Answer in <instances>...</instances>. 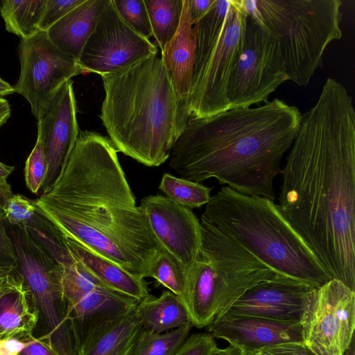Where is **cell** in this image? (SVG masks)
Wrapping results in <instances>:
<instances>
[{
  "mask_svg": "<svg viewBox=\"0 0 355 355\" xmlns=\"http://www.w3.org/2000/svg\"><path fill=\"white\" fill-rule=\"evenodd\" d=\"M159 189L165 196L189 209L207 205L211 198V188L171 174H163Z\"/></svg>",
  "mask_w": 355,
  "mask_h": 355,
  "instance_id": "83f0119b",
  "label": "cell"
},
{
  "mask_svg": "<svg viewBox=\"0 0 355 355\" xmlns=\"http://www.w3.org/2000/svg\"><path fill=\"white\" fill-rule=\"evenodd\" d=\"M217 347L211 334H194L187 337L173 355H209Z\"/></svg>",
  "mask_w": 355,
  "mask_h": 355,
  "instance_id": "e575fe53",
  "label": "cell"
},
{
  "mask_svg": "<svg viewBox=\"0 0 355 355\" xmlns=\"http://www.w3.org/2000/svg\"><path fill=\"white\" fill-rule=\"evenodd\" d=\"M18 355H58V354L51 346L31 335L27 339L26 346Z\"/></svg>",
  "mask_w": 355,
  "mask_h": 355,
  "instance_id": "74e56055",
  "label": "cell"
},
{
  "mask_svg": "<svg viewBox=\"0 0 355 355\" xmlns=\"http://www.w3.org/2000/svg\"><path fill=\"white\" fill-rule=\"evenodd\" d=\"M99 286L103 285L76 259L72 265L63 268V293L68 306Z\"/></svg>",
  "mask_w": 355,
  "mask_h": 355,
  "instance_id": "f546056e",
  "label": "cell"
},
{
  "mask_svg": "<svg viewBox=\"0 0 355 355\" xmlns=\"http://www.w3.org/2000/svg\"><path fill=\"white\" fill-rule=\"evenodd\" d=\"M138 303L135 299L99 286L68 306L77 355H83Z\"/></svg>",
  "mask_w": 355,
  "mask_h": 355,
  "instance_id": "2e32d148",
  "label": "cell"
},
{
  "mask_svg": "<svg viewBox=\"0 0 355 355\" xmlns=\"http://www.w3.org/2000/svg\"><path fill=\"white\" fill-rule=\"evenodd\" d=\"M196 35L188 1L184 0L178 29L164 49L161 59L178 96L188 102L195 59Z\"/></svg>",
  "mask_w": 355,
  "mask_h": 355,
  "instance_id": "d6986e66",
  "label": "cell"
},
{
  "mask_svg": "<svg viewBox=\"0 0 355 355\" xmlns=\"http://www.w3.org/2000/svg\"><path fill=\"white\" fill-rule=\"evenodd\" d=\"M15 92L14 87L3 80L0 76V98Z\"/></svg>",
  "mask_w": 355,
  "mask_h": 355,
  "instance_id": "ee69618b",
  "label": "cell"
},
{
  "mask_svg": "<svg viewBox=\"0 0 355 355\" xmlns=\"http://www.w3.org/2000/svg\"><path fill=\"white\" fill-rule=\"evenodd\" d=\"M315 355H345L355 328V292L337 279L320 287L301 323Z\"/></svg>",
  "mask_w": 355,
  "mask_h": 355,
  "instance_id": "8fae6325",
  "label": "cell"
},
{
  "mask_svg": "<svg viewBox=\"0 0 355 355\" xmlns=\"http://www.w3.org/2000/svg\"><path fill=\"white\" fill-rule=\"evenodd\" d=\"M191 23L196 24L209 11L214 0H187Z\"/></svg>",
  "mask_w": 355,
  "mask_h": 355,
  "instance_id": "f35d334b",
  "label": "cell"
},
{
  "mask_svg": "<svg viewBox=\"0 0 355 355\" xmlns=\"http://www.w3.org/2000/svg\"></svg>",
  "mask_w": 355,
  "mask_h": 355,
  "instance_id": "681fc988",
  "label": "cell"
},
{
  "mask_svg": "<svg viewBox=\"0 0 355 355\" xmlns=\"http://www.w3.org/2000/svg\"><path fill=\"white\" fill-rule=\"evenodd\" d=\"M101 76L99 117L117 151L150 167L165 162L191 113L161 58L153 54Z\"/></svg>",
  "mask_w": 355,
  "mask_h": 355,
  "instance_id": "277c9868",
  "label": "cell"
},
{
  "mask_svg": "<svg viewBox=\"0 0 355 355\" xmlns=\"http://www.w3.org/2000/svg\"><path fill=\"white\" fill-rule=\"evenodd\" d=\"M191 323L164 333L142 328L130 355H173L189 336Z\"/></svg>",
  "mask_w": 355,
  "mask_h": 355,
  "instance_id": "484cf974",
  "label": "cell"
},
{
  "mask_svg": "<svg viewBox=\"0 0 355 355\" xmlns=\"http://www.w3.org/2000/svg\"><path fill=\"white\" fill-rule=\"evenodd\" d=\"M6 222L11 225L24 227L37 213L35 200L21 194H13L2 208Z\"/></svg>",
  "mask_w": 355,
  "mask_h": 355,
  "instance_id": "d6a6232c",
  "label": "cell"
},
{
  "mask_svg": "<svg viewBox=\"0 0 355 355\" xmlns=\"http://www.w3.org/2000/svg\"><path fill=\"white\" fill-rule=\"evenodd\" d=\"M18 52L20 73L15 92L26 99L37 119L62 85L84 71L75 58L58 49L44 31L21 39Z\"/></svg>",
  "mask_w": 355,
  "mask_h": 355,
  "instance_id": "30bf717a",
  "label": "cell"
},
{
  "mask_svg": "<svg viewBox=\"0 0 355 355\" xmlns=\"http://www.w3.org/2000/svg\"><path fill=\"white\" fill-rule=\"evenodd\" d=\"M345 355H354V352H352V353L349 352L348 351L345 353Z\"/></svg>",
  "mask_w": 355,
  "mask_h": 355,
  "instance_id": "c3c4849f",
  "label": "cell"
},
{
  "mask_svg": "<svg viewBox=\"0 0 355 355\" xmlns=\"http://www.w3.org/2000/svg\"><path fill=\"white\" fill-rule=\"evenodd\" d=\"M288 80L277 42L247 13L241 51L228 83L229 110L267 102Z\"/></svg>",
  "mask_w": 355,
  "mask_h": 355,
  "instance_id": "9c48e42d",
  "label": "cell"
},
{
  "mask_svg": "<svg viewBox=\"0 0 355 355\" xmlns=\"http://www.w3.org/2000/svg\"><path fill=\"white\" fill-rule=\"evenodd\" d=\"M246 17L243 1L232 0L222 33L194 60L188 101L191 116L208 117L229 110L228 83L241 51Z\"/></svg>",
  "mask_w": 355,
  "mask_h": 355,
  "instance_id": "ba28073f",
  "label": "cell"
},
{
  "mask_svg": "<svg viewBox=\"0 0 355 355\" xmlns=\"http://www.w3.org/2000/svg\"><path fill=\"white\" fill-rule=\"evenodd\" d=\"M121 17L137 33L149 40L153 31L144 0H113Z\"/></svg>",
  "mask_w": 355,
  "mask_h": 355,
  "instance_id": "4dcf8cb0",
  "label": "cell"
},
{
  "mask_svg": "<svg viewBox=\"0 0 355 355\" xmlns=\"http://www.w3.org/2000/svg\"><path fill=\"white\" fill-rule=\"evenodd\" d=\"M47 173V161L40 139L37 137L35 144L25 164L26 184L33 193L38 194Z\"/></svg>",
  "mask_w": 355,
  "mask_h": 355,
  "instance_id": "1f68e13d",
  "label": "cell"
},
{
  "mask_svg": "<svg viewBox=\"0 0 355 355\" xmlns=\"http://www.w3.org/2000/svg\"><path fill=\"white\" fill-rule=\"evenodd\" d=\"M11 114V109L8 102L0 98V128L8 121Z\"/></svg>",
  "mask_w": 355,
  "mask_h": 355,
  "instance_id": "b9f144b4",
  "label": "cell"
},
{
  "mask_svg": "<svg viewBox=\"0 0 355 355\" xmlns=\"http://www.w3.org/2000/svg\"><path fill=\"white\" fill-rule=\"evenodd\" d=\"M282 279L320 288L331 279L273 200L222 187L201 216Z\"/></svg>",
  "mask_w": 355,
  "mask_h": 355,
  "instance_id": "5b68a950",
  "label": "cell"
},
{
  "mask_svg": "<svg viewBox=\"0 0 355 355\" xmlns=\"http://www.w3.org/2000/svg\"><path fill=\"white\" fill-rule=\"evenodd\" d=\"M0 218H4L3 211L2 208H1V207H0Z\"/></svg>",
  "mask_w": 355,
  "mask_h": 355,
  "instance_id": "7dc6e473",
  "label": "cell"
},
{
  "mask_svg": "<svg viewBox=\"0 0 355 355\" xmlns=\"http://www.w3.org/2000/svg\"><path fill=\"white\" fill-rule=\"evenodd\" d=\"M11 272V271H10ZM8 272H4V271H1L0 270V277L4 276L5 275L8 274Z\"/></svg>",
  "mask_w": 355,
  "mask_h": 355,
  "instance_id": "bcb514c9",
  "label": "cell"
},
{
  "mask_svg": "<svg viewBox=\"0 0 355 355\" xmlns=\"http://www.w3.org/2000/svg\"><path fill=\"white\" fill-rule=\"evenodd\" d=\"M108 0H85L53 24L46 34L62 52L78 60Z\"/></svg>",
  "mask_w": 355,
  "mask_h": 355,
  "instance_id": "ffe728a7",
  "label": "cell"
},
{
  "mask_svg": "<svg viewBox=\"0 0 355 355\" xmlns=\"http://www.w3.org/2000/svg\"><path fill=\"white\" fill-rule=\"evenodd\" d=\"M24 227L62 268L70 266L76 261L63 235L37 210L33 218Z\"/></svg>",
  "mask_w": 355,
  "mask_h": 355,
  "instance_id": "4316f807",
  "label": "cell"
},
{
  "mask_svg": "<svg viewBox=\"0 0 355 355\" xmlns=\"http://www.w3.org/2000/svg\"><path fill=\"white\" fill-rule=\"evenodd\" d=\"M12 196L10 184L6 180L0 179V207L3 208L6 201Z\"/></svg>",
  "mask_w": 355,
  "mask_h": 355,
  "instance_id": "60d3db41",
  "label": "cell"
},
{
  "mask_svg": "<svg viewBox=\"0 0 355 355\" xmlns=\"http://www.w3.org/2000/svg\"><path fill=\"white\" fill-rule=\"evenodd\" d=\"M200 223V251L187 274L182 302L192 325L201 329L225 315L248 289L277 277L211 225Z\"/></svg>",
  "mask_w": 355,
  "mask_h": 355,
  "instance_id": "8992f818",
  "label": "cell"
},
{
  "mask_svg": "<svg viewBox=\"0 0 355 355\" xmlns=\"http://www.w3.org/2000/svg\"><path fill=\"white\" fill-rule=\"evenodd\" d=\"M279 209L331 279L355 288V112L328 78L302 115L282 169Z\"/></svg>",
  "mask_w": 355,
  "mask_h": 355,
  "instance_id": "6da1fadb",
  "label": "cell"
},
{
  "mask_svg": "<svg viewBox=\"0 0 355 355\" xmlns=\"http://www.w3.org/2000/svg\"><path fill=\"white\" fill-rule=\"evenodd\" d=\"M258 20L277 42L288 80L309 83L324 50L342 37L340 0H254Z\"/></svg>",
  "mask_w": 355,
  "mask_h": 355,
  "instance_id": "52a82bcc",
  "label": "cell"
},
{
  "mask_svg": "<svg viewBox=\"0 0 355 355\" xmlns=\"http://www.w3.org/2000/svg\"><path fill=\"white\" fill-rule=\"evenodd\" d=\"M117 152L107 137L80 130L62 174L35 200L37 210L64 237L144 279L160 247Z\"/></svg>",
  "mask_w": 355,
  "mask_h": 355,
  "instance_id": "7a4b0ae2",
  "label": "cell"
},
{
  "mask_svg": "<svg viewBox=\"0 0 355 355\" xmlns=\"http://www.w3.org/2000/svg\"><path fill=\"white\" fill-rule=\"evenodd\" d=\"M26 340L18 338L0 340V355H18L26 346Z\"/></svg>",
  "mask_w": 355,
  "mask_h": 355,
  "instance_id": "ab89813d",
  "label": "cell"
},
{
  "mask_svg": "<svg viewBox=\"0 0 355 355\" xmlns=\"http://www.w3.org/2000/svg\"><path fill=\"white\" fill-rule=\"evenodd\" d=\"M37 322V311L21 275L14 270L0 277V340H26Z\"/></svg>",
  "mask_w": 355,
  "mask_h": 355,
  "instance_id": "ac0fdd59",
  "label": "cell"
},
{
  "mask_svg": "<svg viewBox=\"0 0 355 355\" xmlns=\"http://www.w3.org/2000/svg\"><path fill=\"white\" fill-rule=\"evenodd\" d=\"M64 239L73 257L103 286L139 302L150 295L148 284L144 279L130 273L76 241L66 237Z\"/></svg>",
  "mask_w": 355,
  "mask_h": 355,
  "instance_id": "44dd1931",
  "label": "cell"
},
{
  "mask_svg": "<svg viewBox=\"0 0 355 355\" xmlns=\"http://www.w3.org/2000/svg\"><path fill=\"white\" fill-rule=\"evenodd\" d=\"M139 207L159 246L189 272L201 247V227L191 210L166 196L144 198Z\"/></svg>",
  "mask_w": 355,
  "mask_h": 355,
  "instance_id": "4fadbf2b",
  "label": "cell"
},
{
  "mask_svg": "<svg viewBox=\"0 0 355 355\" xmlns=\"http://www.w3.org/2000/svg\"><path fill=\"white\" fill-rule=\"evenodd\" d=\"M184 0H144L155 37L162 51L176 33Z\"/></svg>",
  "mask_w": 355,
  "mask_h": 355,
  "instance_id": "d4e9b609",
  "label": "cell"
},
{
  "mask_svg": "<svg viewBox=\"0 0 355 355\" xmlns=\"http://www.w3.org/2000/svg\"><path fill=\"white\" fill-rule=\"evenodd\" d=\"M17 268V260L3 218H0V270L9 272Z\"/></svg>",
  "mask_w": 355,
  "mask_h": 355,
  "instance_id": "d590c367",
  "label": "cell"
},
{
  "mask_svg": "<svg viewBox=\"0 0 355 355\" xmlns=\"http://www.w3.org/2000/svg\"><path fill=\"white\" fill-rule=\"evenodd\" d=\"M214 338L227 340L243 354L286 343H304L300 323L225 313L207 327Z\"/></svg>",
  "mask_w": 355,
  "mask_h": 355,
  "instance_id": "e0dca14e",
  "label": "cell"
},
{
  "mask_svg": "<svg viewBox=\"0 0 355 355\" xmlns=\"http://www.w3.org/2000/svg\"><path fill=\"white\" fill-rule=\"evenodd\" d=\"M301 119L297 107L277 98L208 117L191 116L171 149L168 166L192 182L214 178L241 193L273 200L274 179Z\"/></svg>",
  "mask_w": 355,
  "mask_h": 355,
  "instance_id": "3957f363",
  "label": "cell"
},
{
  "mask_svg": "<svg viewBox=\"0 0 355 355\" xmlns=\"http://www.w3.org/2000/svg\"><path fill=\"white\" fill-rule=\"evenodd\" d=\"M318 288L278 277L262 281L248 289L226 313L301 324Z\"/></svg>",
  "mask_w": 355,
  "mask_h": 355,
  "instance_id": "9a60e30c",
  "label": "cell"
},
{
  "mask_svg": "<svg viewBox=\"0 0 355 355\" xmlns=\"http://www.w3.org/2000/svg\"><path fill=\"white\" fill-rule=\"evenodd\" d=\"M85 0H46L40 24V31L46 32L53 24Z\"/></svg>",
  "mask_w": 355,
  "mask_h": 355,
  "instance_id": "836d02e7",
  "label": "cell"
},
{
  "mask_svg": "<svg viewBox=\"0 0 355 355\" xmlns=\"http://www.w3.org/2000/svg\"><path fill=\"white\" fill-rule=\"evenodd\" d=\"M46 0H3L0 14L7 31L21 39L28 38L40 31Z\"/></svg>",
  "mask_w": 355,
  "mask_h": 355,
  "instance_id": "cb8c5ba5",
  "label": "cell"
},
{
  "mask_svg": "<svg viewBox=\"0 0 355 355\" xmlns=\"http://www.w3.org/2000/svg\"><path fill=\"white\" fill-rule=\"evenodd\" d=\"M15 167L6 165L0 162V179L7 180V178L13 172Z\"/></svg>",
  "mask_w": 355,
  "mask_h": 355,
  "instance_id": "f6af8a7d",
  "label": "cell"
},
{
  "mask_svg": "<svg viewBox=\"0 0 355 355\" xmlns=\"http://www.w3.org/2000/svg\"><path fill=\"white\" fill-rule=\"evenodd\" d=\"M157 53V46L132 28L108 0L78 62L84 73L101 76Z\"/></svg>",
  "mask_w": 355,
  "mask_h": 355,
  "instance_id": "7c38bea8",
  "label": "cell"
},
{
  "mask_svg": "<svg viewBox=\"0 0 355 355\" xmlns=\"http://www.w3.org/2000/svg\"><path fill=\"white\" fill-rule=\"evenodd\" d=\"M243 355H315L304 343H286Z\"/></svg>",
  "mask_w": 355,
  "mask_h": 355,
  "instance_id": "8d00e7d4",
  "label": "cell"
},
{
  "mask_svg": "<svg viewBox=\"0 0 355 355\" xmlns=\"http://www.w3.org/2000/svg\"><path fill=\"white\" fill-rule=\"evenodd\" d=\"M135 311L143 328L159 334L191 323L185 304L168 290L159 297L150 295L137 304Z\"/></svg>",
  "mask_w": 355,
  "mask_h": 355,
  "instance_id": "7402d4cb",
  "label": "cell"
},
{
  "mask_svg": "<svg viewBox=\"0 0 355 355\" xmlns=\"http://www.w3.org/2000/svg\"><path fill=\"white\" fill-rule=\"evenodd\" d=\"M209 355H243L239 349L232 345L224 349L216 348Z\"/></svg>",
  "mask_w": 355,
  "mask_h": 355,
  "instance_id": "7bdbcfd3",
  "label": "cell"
},
{
  "mask_svg": "<svg viewBox=\"0 0 355 355\" xmlns=\"http://www.w3.org/2000/svg\"><path fill=\"white\" fill-rule=\"evenodd\" d=\"M73 81L64 83L37 120V137L47 161L41 195L50 191L62 174L74 148L80 130Z\"/></svg>",
  "mask_w": 355,
  "mask_h": 355,
  "instance_id": "5bb4252c",
  "label": "cell"
},
{
  "mask_svg": "<svg viewBox=\"0 0 355 355\" xmlns=\"http://www.w3.org/2000/svg\"><path fill=\"white\" fill-rule=\"evenodd\" d=\"M148 277L154 278L182 300L187 273L174 257L161 248L150 264Z\"/></svg>",
  "mask_w": 355,
  "mask_h": 355,
  "instance_id": "f1b7e54d",
  "label": "cell"
},
{
  "mask_svg": "<svg viewBox=\"0 0 355 355\" xmlns=\"http://www.w3.org/2000/svg\"><path fill=\"white\" fill-rule=\"evenodd\" d=\"M136 307L101 336L83 355H130L142 326Z\"/></svg>",
  "mask_w": 355,
  "mask_h": 355,
  "instance_id": "603a6c76",
  "label": "cell"
}]
</instances>
